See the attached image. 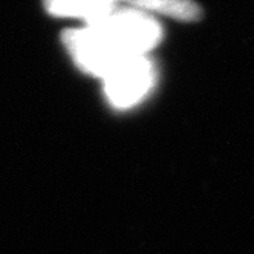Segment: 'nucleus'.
<instances>
[{"label": "nucleus", "instance_id": "obj_4", "mask_svg": "<svg viewBox=\"0 0 254 254\" xmlns=\"http://www.w3.org/2000/svg\"><path fill=\"white\" fill-rule=\"evenodd\" d=\"M43 5L54 15L75 17L90 23L117 9V0H43Z\"/></svg>", "mask_w": 254, "mask_h": 254}, {"label": "nucleus", "instance_id": "obj_5", "mask_svg": "<svg viewBox=\"0 0 254 254\" xmlns=\"http://www.w3.org/2000/svg\"><path fill=\"white\" fill-rule=\"evenodd\" d=\"M129 3L138 9L152 11L183 22H194L202 15L201 6L194 0H117Z\"/></svg>", "mask_w": 254, "mask_h": 254}, {"label": "nucleus", "instance_id": "obj_2", "mask_svg": "<svg viewBox=\"0 0 254 254\" xmlns=\"http://www.w3.org/2000/svg\"><path fill=\"white\" fill-rule=\"evenodd\" d=\"M66 49L75 63L86 72L104 78L126 57L95 26L86 25L80 29H69L63 34Z\"/></svg>", "mask_w": 254, "mask_h": 254}, {"label": "nucleus", "instance_id": "obj_3", "mask_svg": "<svg viewBox=\"0 0 254 254\" xmlns=\"http://www.w3.org/2000/svg\"><path fill=\"white\" fill-rule=\"evenodd\" d=\"M155 80V70L146 56L121 62L104 77L106 95L115 107L126 109L141 101Z\"/></svg>", "mask_w": 254, "mask_h": 254}, {"label": "nucleus", "instance_id": "obj_1", "mask_svg": "<svg viewBox=\"0 0 254 254\" xmlns=\"http://www.w3.org/2000/svg\"><path fill=\"white\" fill-rule=\"evenodd\" d=\"M87 25L98 28L126 57L146 56L161 40L159 23L135 9H114L103 19Z\"/></svg>", "mask_w": 254, "mask_h": 254}]
</instances>
